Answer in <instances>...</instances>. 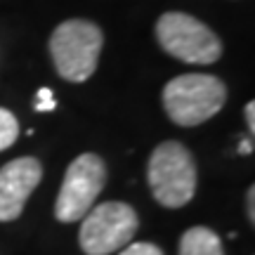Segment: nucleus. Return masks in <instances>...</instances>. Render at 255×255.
<instances>
[{"label": "nucleus", "mask_w": 255, "mask_h": 255, "mask_svg": "<svg viewBox=\"0 0 255 255\" xmlns=\"http://www.w3.org/2000/svg\"><path fill=\"white\" fill-rule=\"evenodd\" d=\"M227 102L225 83L208 73H184L163 88V107L168 119L191 128L213 119Z\"/></svg>", "instance_id": "nucleus-1"}, {"label": "nucleus", "mask_w": 255, "mask_h": 255, "mask_svg": "<svg viewBox=\"0 0 255 255\" xmlns=\"http://www.w3.org/2000/svg\"><path fill=\"white\" fill-rule=\"evenodd\" d=\"M102 28L85 19L62 21L50 36V55L57 66V73L69 83L88 81L100 62Z\"/></svg>", "instance_id": "nucleus-2"}, {"label": "nucleus", "mask_w": 255, "mask_h": 255, "mask_svg": "<svg viewBox=\"0 0 255 255\" xmlns=\"http://www.w3.org/2000/svg\"><path fill=\"white\" fill-rule=\"evenodd\" d=\"M146 180L163 208H182L196 194V165L182 142H161L149 158Z\"/></svg>", "instance_id": "nucleus-3"}, {"label": "nucleus", "mask_w": 255, "mask_h": 255, "mask_svg": "<svg viewBox=\"0 0 255 255\" xmlns=\"http://www.w3.org/2000/svg\"><path fill=\"white\" fill-rule=\"evenodd\" d=\"M158 45L187 64H213L222 55L220 38L203 21L184 12H165L156 21Z\"/></svg>", "instance_id": "nucleus-4"}, {"label": "nucleus", "mask_w": 255, "mask_h": 255, "mask_svg": "<svg viewBox=\"0 0 255 255\" xmlns=\"http://www.w3.org/2000/svg\"><path fill=\"white\" fill-rule=\"evenodd\" d=\"M137 213L123 201L92 206L81 222V248L85 255H109L132 244Z\"/></svg>", "instance_id": "nucleus-5"}, {"label": "nucleus", "mask_w": 255, "mask_h": 255, "mask_svg": "<svg viewBox=\"0 0 255 255\" xmlns=\"http://www.w3.org/2000/svg\"><path fill=\"white\" fill-rule=\"evenodd\" d=\"M107 184V165L97 154H81L66 168L62 189L55 203L59 222H78L95 206Z\"/></svg>", "instance_id": "nucleus-6"}, {"label": "nucleus", "mask_w": 255, "mask_h": 255, "mask_svg": "<svg viewBox=\"0 0 255 255\" xmlns=\"http://www.w3.org/2000/svg\"><path fill=\"white\" fill-rule=\"evenodd\" d=\"M43 180V165L33 156L14 158L0 168V222H12L24 213L28 196Z\"/></svg>", "instance_id": "nucleus-7"}, {"label": "nucleus", "mask_w": 255, "mask_h": 255, "mask_svg": "<svg viewBox=\"0 0 255 255\" xmlns=\"http://www.w3.org/2000/svg\"><path fill=\"white\" fill-rule=\"evenodd\" d=\"M180 255H225L222 239L208 227H191L180 239Z\"/></svg>", "instance_id": "nucleus-8"}, {"label": "nucleus", "mask_w": 255, "mask_h": 255, "mask_svg": "<svg viewBox=\"0 0 255 255\" xmlns=\"http://www.w3.org/2000/svg\"><path fill=\"white\" fill-rule=\"evenodd\" d=\"M19 135V123L12 116V111L0 109V151L7 149L9 144H14V139Z\"/></svg>", "instance_id": "nucleus-9"}, {"label": "nucleus", "mask_w": 255, "mask_h": 255, "mask_svg": "<svg viewBox=\"0 0 255 255\" xmlns=\"http://www.w3.org/2000/svg\"><path fill=\"white\" fill-rule=\"evenodd\" d=\"M119 255H165L156 244H149V241H137V244H128Z\"/></svg>", "instance_id": "nucleus-10"}, {"label": "nucleus", "mask_w": 255, "mask_h": 255, "mask_svg": "<svg viewBox=\"0 0 255 255\" xmlns=\"http://www.w3.org/2000/svg\"><path fill=\"white\" fill-rule=\"evenodd\" d=\"M57 109V102L52 97V90L50 88H40L36 97V111H55Z\"/></svg>", "instance_id": "nucleus-11"}, {"label": "nucleus", "mask_w": 255, "mask_h": 255, "mask_svg": "<svg viewBox=\"0 0 255 255\" xmlns=\"http://www.w3.org/2000/svg\"><path fill=\"white\" fill-rule=\"evenodd\" d=\"M244 116H246V123H248V130H251V135L255 132V104L253 102H248L246 109H244Z\"/></svg>", "instance_id": "nucleus-12"}, {"label": "nucleus", "mask_w": 255, "mask_h": 255, "mask_svg": "<svg viewBox=\"0 0 255 255\" xmlns=\"http://www.w3.org/2000/svg\"><path fill=\"white\" fill-rule=\"evenodd\" d=\"M246 203H248V220L255 222V187H251L246 194Z\"/></svg>", "instance_id": "nucleus-13"}, {"label": "nucleus", "mask_w": 255, "mask_h": 255, "mask_svg": "<svg viewBox=\"0 0 255 255\" xmlns=\"http://www.w3.org/2000/svg\"><path fill=\"white\" fill-rule=\"evenodd\" d=\"M239 151H241V154H251V151H253V139H244V142L239 144Z\"/></svg>", "instance_id": "nucleus-14"}]
</instances>
